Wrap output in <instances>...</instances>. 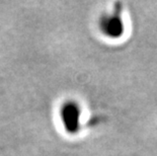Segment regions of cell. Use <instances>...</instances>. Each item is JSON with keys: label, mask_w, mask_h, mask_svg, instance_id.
<instances>
[{"label": "cell", "mask_w": 157, "mask_h": 156, "mask_svg": "<svg viewBox=\"0 0 157 156\" xmlns=\"http://www.w3.org/2000/svg\"><path fill=\"white\" fill-rule=\"evenodd\" d=\"M60 120L64 130L70 135H76L81 129V108L75 101H66L60 107Z\"/></svg>", "instance_id": "cell-2"}, {"label": "cell", "mask_w": 157, "mask_h": 156, "mask_svg": "<svg viewBox=\"0 0 157 156\" xmlns=\"http://www.w3.org/2000/svg\"><path fill=\"white\" fill-rule=\"evenodd\" d=\"M98 26L102 35H105L106 38L113 40L121 38L125 32L122 3H116L113 11L103 13L99 18Z\"/></svg>", "instance_id": "cell-1"}]
</instances>
